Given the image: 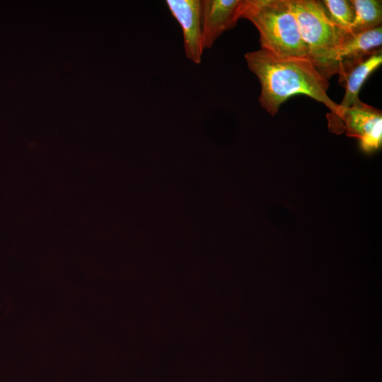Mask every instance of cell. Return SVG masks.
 Masks as SVG:
<instances>
[{
    "label": "cell",
    "mask_w": 382,
    "mask_h": 382,
    "mask_svg": "<svg viewBox=\"0 0 382 382\" xmlns=\"http://www.w3.org/2000/svg\"><path fill=\"white\" fill-rule=\"evenodd\" d=\"M242 0L201 1V29L204 50L210 49L240 19Z\"/></svg>",
    "instance_id": "obj_6"
},
{
    "label": "cell",
    "mask_w": 382,
    "mask_h": 382,
    "mask_svg": "<svg viewBox=\"0 0 382 382\" xmlns=\"http://www.w3.org/2000/svg\"><path fill=\"white\" fill-rule=\"evenodd\" d=\"M248 69L259 79L260 106L275 115L280 105L294 95L303 94L323 103L329 110L328 125L337 118L339 105L328 95V79L303 58H285L260 48L245 54Z\"/></svg>",
    "instance_id": "obj_1"
},
{
    "label": "cell",
    "mask_w": 382,
    "mask_h": 382,
    "mask_svg": "<svg viewBox=\"0 0 382 382\" xmlns=\"http://www.w3.org/2000/svg\"><path fill=\"white\" fill-rule=\"evenodd\" d=\"M306 46L308 59L327 79L338 74V55L344 31L316 0H289Z\"/></svg>",
    "instance_id": "obj_3"
},
{
    "label": "cell",
    "mask_w": 382,
    "mask_h": 382,
    "mask_svg": "<svg viewBox=\"0 0 382 382\" xmlns=\"http://www.w3.org/2000/svg\"><path fill=\"white\" fill-rule=\"evenodd\" d=\"M354 10L352 33L376 28L381 25L382 1L380 0H350Z\"/></svg>",
    "instance_id": "obj_9"
},
{
    "label": "cell",
    "mask_w": 382,
    "mask_h": 382,
    "mask_svg": "<svg viewBox=\"0 0 382 382\" xmlns=\"http://www.w3.org/2000/svg\"><path fill=\"white\" fill-rule=\"evenodd\" d=\"M166 4L182 28L185 56L195 64H200L204 52L201 0H166Z\"/></svg>",
    "instance_id": "obj_7"
},
{
    "label": "cell",
    "mask_w": 382,
    "mask_h": 382,
    "mask_svg": "<svg viewBox=\"0 0 382 382\" xmlns=\"http://www.w3.org/2000/svg\"><path fill=\"white\" fill-rule=\"evenodd\" d=\"M382 27L352 33L345 32L338 55L339 83L345 86L349 73L381 50Z\"/></svg>",
    "instance_id": "obj_5"
},
{
    "label": "cell",
    "mask_w": 382,
    "mask_h": 382,
    "mask_svg": "<svg viewBox=\"0 0 382 382\" xmlns=\"http://www.w3.org/2000/svg\"><path fill=\"white\" fill-rule=\"evenodd\" d=\"M241 18L256 27L261 48L279 57L308 59L289 0H242Z\"/></svg>",
    "instance_id": "obj_2"
},
{
    "label": "cell",
    "mask_w": 382,
    "mask_h": 382,
    "mask_svg": "<svg viewBox=\"0 0 382 382\" xmlns=\"http://www.w3.org/2000/svg\"><path fill=\"white\" fill-rule=\"evenodd\" d=\"M341 121L347 135L359 139L361 149L371 153L382 143V112L359 98L343 113Z\"/></svg>",
    "instance_id": "obj_4"
},
{
    "label": "cell",
    "mask_w": 382,
    "mask_h": 382,
    "mask_svg": "<svg viewBox=\"0 0 382 382\" xmlns=\"http://www.w3.org/2000/svg\"><path fill=\"white\" fill-rule=\"evenodd\" d=\"M381 62L382 52L380 50L349 73L344 86L346 88L345 96L341 103L338 104L337 117L331 125H328L332 132L340 133L344 131L341 121L343 113L359 98L358 94L364 83L369 75L381 64Z\"/></svg>",
    "instance_id": "obj_8"
},
{
    "label": "cell",
    "mask_w": 382,
    "mask_h": 382,
    "mask_svg": "<svg viewBox=\"0 0 382 382\" xmlns=\"http://www.w3.org/2000/svg\"><path fill=\"white\" fill-rule=\"evenodd\" d=\"M320 1L331 21L344 32H350L354 19V10L350 0Z\"/></svg>",
    "instance_id": "obj_10"
}]
</instances>
